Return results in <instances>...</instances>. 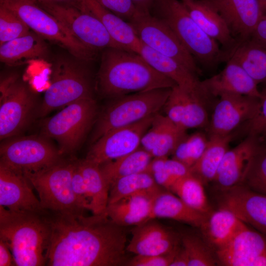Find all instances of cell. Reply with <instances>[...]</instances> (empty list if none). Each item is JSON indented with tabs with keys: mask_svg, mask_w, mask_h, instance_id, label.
I'll return each instance as SVG.
<instances>
[{
	"mask_svg": "<svg viewBox=\"0 0 266 266\" xmlns=\"http://www.w3.org/2000/svg\"><path fill=\"white\" fill-rule=\"evenodd\" d=\"M258 141V138L248 135L237 146L227 151L213 181L221 191L241 183Z\"/></svg>",
	"mask_w": 266,
	"mask_h": 266,
	"instance_id": "cell-23",
	"label": "cell"
},
{
	"mask_svg": "<svg viewBox=\"0 0 266 266\" xmlns=\"http://www.w3.org/2000/svg\"><path fill=\"white\" fill-rule=\"evenodd\" d=\"M132 238L127 250L135 255L152 256L166 254L181 244V235L151 219L131 231Z\"/></svg>",
	"mask_w": 266,
	"mask_h": 266,
	"instance_id": "cell-19",
	"label": "cell"
},
{
	"mask_svg": "<svg viewBox=\"0 0 266 266\" xmlns=\"http://www.w3.org/2000/svg\"><path fill=\"white\" fill-rule=\"evenodd\" d=\"M153 159L140 146L134 151L100 165L101 171L109 186L117 179L131 174L148 171Z\"/></svg>",
	"mask_w": 266,
	"mask_h": 266,
	"instance_id": "cell-33",
	"label": "cell"
},
{
	"mask_svg": "<svg viewBox=\"0 0 266 266\" xmlns=\"http://www.w3.org/2000/svg\"><path fill=\"white\" fill-rule=\"evenodd\" d=\"M32 186L23 174L0 164V205L13 211L44 212Z\"/></svg>",
	"mask_w": 266,
	"mask_h": 266,
	"instance_id": "cell-21",
	"label": "cell"
},
{
	"mask_svg": "<svg viewBox=\"0 0 266 266\" xmlns=\"http://www.w3.org/2000/svg\"><path fill=\"white\" fill-rule=\"evenodd\" d=\"M139 13L151 14L155 0H132Z\"/></svg>",
	"mask_w": 266,
	"mask_h": 266,
	"instance_id": "cell-51",
	"label": "cell"
},
{
	"mask_svg": "<svg viewBox=\"0 0 266 266\" xmlns=\"http://www.w3.org/2000/svg\"><path fill=\"white\" fill-rule=\"evenodd\" d=\"M43 215L50 228L47 266H118L129 260L125 227L106 213L86 216L45 210Z\"/></svg>",
	"mask_w": 266,
	"mask_h": 266,
	"instance_id": "cell-1",
	"label": "cell"
},
{
	"mask_svg": "<svg viewBox=\"0 0 266 266\" xmlns=\"http://www.w3.org/2000/svg\"><path fill=\"white\" fill-rule=\"evenodd\" d=\"M240 184L266 195V138H258L253 155Z\"/></svg>",
	"mask_w": 266,
	"mask_h": 266,
	"instance_id": "cell-37",
	"label": "cell"
},
{
	"mask_svg": "<svg viewBox=\"0 0 266 266\" xmlns=\"http://www.w3.org/2000/svg\"><path fill=\"white\" fill-rule=\"evenodd\" d=\"M208 216L193 209L174 193L163 188L154 200L151 220L168 218L200 228Z\"/></svg>",
	"mask_w": 266,
	"mask_h": 266,
	"instance_id": "cell-29",
	"label": "cell"
},
{
	"mask_svg": "<svg viewBox=\"0 0 266 266\" xmlns=\"http://www.w3.org/2000/svg\"><path fill=\"white\" fill-rule=\"evenodd\" d=\"M30 31L19 16L0 5V45L23 36Z\"/></svg>",
	"mask_w": 266,
	"mask_h": 266,
	"instance_id": "cell-41",
	"label": "cell"
},
{
	"mask_svg": "<svg viewBox=\"0 0 266 266\" xmlns=\"http://www.w3.org/2000/svg\"><path fill=\"white\" fill-rule=\"evenodd\" d=\"M160 191L132 195L108 204L105 213L120 226H138L151 220L153 201Z\"/></svg>",
	"mask_w": 266,
	"mask_h": 266,
	"instance_id": "cell-25",
	"label": "cell"
},
{
	"mask_svg": "<svg viewBox=\"0 0 266 266\" xmlns=\"http://www.w3.org/2000/svg\"><path fill=\"white\" fill-rule=\"evenodd\" d=\"M207 126L208 135H228L257 113L259 98L234 94L219 97Z\"/></svg>",
	"mask_w": 266,
	"mask_h": 266,
	"instance_id": "cell-15",
	"label": "cell"
},
{
	"mask_svg": "<svg viewBox=\"0 0 266 266\" xmlns=\"http://www.w3.org/2000/svg\"><path fill=\"white\" fill-rule=\"evenodd\" d=\"M219 208L233 213L242 222L266 235V195L242 184L221 191Z\"/></svg>",
	"mask_w": 266,
	"mask_h": 266,
	"instance_id": "cell-16",
	"label": "cell"
},
{
	"mask_svg": "<svg viewBox=\"0 0 266 266\" xmlns=\"http://www.w3.org/2000/svg\"><path fill=\"white\" fill-rule=\"evenodd\" d=\"M154 115L105 133L94 142L85 159L100 166L134 151L140 146Z\"/></svg>",
	"mask_w": 266,
	"mask_h": 266,
	"instance_id": "cell-14",
	"label": "cell"
},
{
	"mask_svg": "<svg viewBox=\"0 0 266 266\" xmlns=\"http://www.w3.org/2000/svg\"><path fill=\"white\" fill-rule=\"evenodd\" d=\"M229 59L240 65L258 84L266 85V44L251 38L242 41L230 53Z\"/></svg>",
	"mask_w": 266,
	"mask_h": 266,
	"instance_id": "cell-30",
	"label": "cell"
},
{
	"mask_svg": "<svg viewBox=\"0 0 266 266\" xmlns=\"http://www.w3.org/2000/svg\"><path fill=\"white\" fill-rule=\"evenodd\" d=\"M245 124L248 135L260 138L266 137V85L261 92L257 114Z\"/></svg>",
	"mask_w": 266,
	"mask_h": 266,
	"instance_id": "cell-42",
	"label": "cell"
},
{
	"mask_svg": "<svg viewBox=\"0 0 266 266\" xmlns=\"http://www.w3.org/2000/svg\"><path fill=\"white\" fill-rule=\"evenodd\" d=\"M163 188L156 183L148 171L131 174L119 178L110 185L108 204L135 194L157 192Z\"/></svg>",
	"mask_w": 266,
	"mask_h": 266,
	"instance_id": "cell-34",
	"label": "cell"
},
{
	"mask_svg": "<svg viewBox=\"0 0 266 266\" xmlns=\"http://www.w3.org/2000/svg\"><path fill=\"white\" fill-rule=\"evenodd\" d=\"M266 11V6L263 9V11Z\"/></svg>",
	"mask_w": 266,
	"mask_h": 266,
	"instance_id": "cell-53",
	"label": "cell"
},
{
	"mask_svg": "<svg viewBox=\"0 0 266 266\" xmlns=\"http://www.w3.org/2000/svg\"><path fill=\"white\" fill-rule=\"evenodd\" d=\"M139 54L155 69L172 80L183 90L201 100L206 106L212 98L197 75L176 60L163 55L141 42Z\"/></svg>",
	"mask_w": 266,
	"mask_h": 266,
	"instance_id": "cell-20",
	"label": "cell"
},
{
	"mask_svg": "<svg viewBox=\"0 0 266 266\" xmlns=\"http://www.w3.org/2000/svg\"><path fill=\"white\" fill-rule=\"evenodd\" d=\"M203 185L191 173L175 181L170 191L193 209L208 215L213 210L207 199Z\"/></svg>",
	"mask_w": 266,
	"mask_h": 266,
	"instance_id": "cell-35",
	"label": "cell"
},
{
	"mask_svg": "<svg viewBox=\"0 0 266 266\" xmlns=\"http://www.w3.org/2000/svg\"><path fill=\"white\" fill-rule=\"evenodd\" d=\"M250 38L266 44V11H263Z\"/></svg>",
	"mask_w": 266,
	"mask_h": 266,
	"instance_id": "cell-47",
	"label": "cell"
},
{
	"mask_svg": "<svg viewBox=\"0 0 266 266\" xmlns=\"http://www.w3.org/2000/svg\"><path fill=\"white\" fill-rule=\"evenodd\" d=\"M223 69L201 81L212 98L225 94H234L260 98L258 84L236 61L229 59Z\"/></svg>",
	"mask_w": 266,
	"mask_h": 266,
	"instance_id": "cell-22",
	"label": "cell"
},
{
	"mask_svg": "<svg viewBox=\"0 0 266 266\" xmlns=\"http://www.w3.org/2000/svg\"><path fill=\"white\" fill-rule=\"evenodd\" d=\"M97 106L93 98L77 100L65 106L52 117L45 119L42 135L55 140L63 155L75 151L93 124Z\"/></svg>",
	"mask_w": 266,
	"mask_h": 266,
	"instance_id": "cell-9",
	"label": "cell"
},
{
	"mask_svg": "<svg viewBox=\"0 0 266 266\" xmlns=\"http://www.w3.org/2000/svg\"><path fill=\"white\" fill-rule=\"evenodd\" d=\"M186 130L179 127L166 116L162 132L150 154L153 158L168 157L187 135Z\"/></svg>",
	"mask_w": 266,
	"mask_h": 266,
	"instance_id": "cell-40",
	"label": "cell"
},
{
	"mask_svg": "<svg viewBox=\"0 0 266 266\" xmlns=\"http://www.w3.org/2000/svg\"><path fill=\"white\" fill-rule=\"evenodd\" d=\"M208 142V137L201 132L187 135L177 145L172 158L191 168L203 154Z\"/></svg>",
	"mask_w": 266,
	"mask_h": 266,
	"instance_id": "cell-39",
	"label": "cell"
},
{
	"mask_svg": "<svg viewBox=\"0 0 266 266\" xmlns=\"http://www.w3.org/2000/svg\"><path fill=\"white\" fill-rule=\"evenodd\" d=\"M232 138V134L208 135L207 147L200 159L191 167V174L203 184L213 182Z\"/></svg>",
	"mask_w": 266,
	"mask_h": 266,
	"instance_id": "cell-31",
	"label": "cell"
},
{
	"mask_svg": "<svg viewBox=\"0 0 266 266\" xmlns=\"http://www.w3.org/2000/svg\"><path fill=\"white\" fill-rule=\"evenodd\" d=\"M129 23L143 44L176 60L196 75L201 73L196 59L162 21L151 14L139 13Z\"/></svg>",
	"mask_w": 266,
	"mask_h": 266,
	"instance_id": "cell-12",
	"label": "cell"
},
{
	"mask_svg": "<svg viewBox=\"0 0 266 266\" xmlns=\"http://www.w3.org/2000/svg\"><path fill=\"white\" fill-rule=\"evenodd\" d=\"M189 258L188 255L181 245L170 265V266H188Z\"/></svg>",
	"mask_w": 266,
	"mask_h": 266,
	"instance_id": "cell-50",
	"label": "cell"
},
{
	"mask_svg": "<svg viewBox=\"0 0 266 266\" xmlns=\"http://www.w3.org/2000/svg\"><path fill=\"white\" fill-rule=\"evenodd\" d=\"M43 213L13 211L0 205V239L10 249L15 266L46 265L50 228Z\"/></svg>",
	"mask_w": 266,
	"mask_h": 266,
	"instance_id": "cell-3",
	"label": "cell"
},
{
	"mask_svg": "<svg viewBox=\"0 0 266 266\" xmlns=\"http://www.w3.org/2000/svg\"><path fill=\"white\" fill-rule=\"evenodd\" d=\"M181 245L188 258V266H213L218 263L214 251L203 238L192 234L181 235Z\"/></svg>",
	"mask_w": 266,
	"mask_h": 266,
	"instance_id": "cell-38",
	"label": "cell"
},
{
	"mask_svg": "<svg viewBox=\"0 0 266 266\" xmlns=\"http://www.w3.org/2000/svg\"><path fill=\"white\" fill-rule=\"evenodd\" d=\"M78 165L90 199V211L94 215L105 214L108 204L110 186L100 165L86 159L78 160Z\"/></svg>",
	"mask_w": 266,
	"mask_h": 266,
	"instance_id": "cell-32",
	"label": "cell"
},
{
	"mask_svg": "<svg viewBox=\"0 0 266 266\" xmlns=\"http://www.w3.org/2000/svg\"><path fill=\"white\" fill-rule=\"evenodd\" d=\"M259 2H260L262 9L266 6V0H259Z\"/></svg>",
	"mask_w": 266,
	"mask_h": 266,
	"instance_id": "cell-52",
	"label": "cell"
},
{
	"mask_svg": "<svg viewBox=\"0 0 266 266\" xmlns=\"http://www.w3.org/2000/svg\"><path fill=\"white\" fill-rule=\"evenodd\" d=\"M76 160L62 159L41 170L23 173L38 193L44 210L65 213H84L72 189V178Z\"/></svg>",
	"mask_w": 266,
	"mask_h": 266,
	"instance_id": "cell-8",
	"label": "cell"
},
{
	"mask_svg": "<svg viewBox=\"0 0 266 266\" xmlns=\"http://www.w3.org/2000/svg\"><path fill=\"white\" fill-rule=\"evenodd\" d=\"M171 89H154L112 99L97 121L93 142L110 131L134 124L159 113Z\"/></svg>",
	"mask_w": 266,
	"mask_h": 266,
	"instance_id": "cell-6",
	"label": "cell"
},
{
	"mask_svg": "<svg viewBox=\"0 0 266 266\" xmlns=\"http://www.w3.org/2000/svg\"><path fill=\"white\" fill-rule=\"evenodd\" d=\"M247 226L231 211L219 208L208 215L200 228L203 238L215 252L226 246Z\"/></svg>",
	"mask_w": 266,
	"mask_h": 266,
	"instance_id": "cell-26",
	"label": "cell"
},
{
	"mask_svg": "<svg viewBox=\"0 0 266 266\" xmlns=\"http://www.w3.org/2000/svg\"><path fill=\"white\" fill-rule=\"evenodd\" d=\"M176 85L139 54L118 48L103 50L95 86L103 97L114 99Z\"/></svg>",
	"mask_w": 266,
	"mask_h": 266,
	"instance_id": "cell-2",
	"label": "cell"
},
{
	"mask_svg": "<svg viewBox=\"0 0 266 266\" xmlns=\"http://www.w3.org/2000/svg\"><path fill=\"white\" fill-rule=\"evenodd\" d=\"M6 139L0 147V164L22 174L51 166L62 155L47 138L29 136Z\"/></svg>",
	"mask_w": 266,
	"mask_h": 266,
	"instance_id": "cell-10",
	"label": "cell"
},
{
	"mask_svg": "<svg viewBox=\"0 0 266 266\" xmlns=\"http://www.w3.org/2000/svg\"><path fill=\"white\" fill-rule=\"evenodd\" d=\"M190 15L200 28L219 43L227 57L238 43L221 16L203 0H182Z\"/></svg>",
	"mask_w": 266,
	"mask_h": 266,
	"instance_id": "cell-24",
	"label": "cell"
},
{
	"mask_svg": "<svg viewBox=\"0 0 266 266\" xmlns=\"http://www.w3.org/2000/svg\"><path fill=\"white\" fill-rule=\"evenodd\" d=\"M223 18L238 42L250 38L263 14L259 0H203Z\"/></svg>",
	"mask_w": 266,
	"mask_h": 266,
	"instance_id": "cell-18",
	"label": "cell"
},
{
	"mask_svg": "<svg viewBox=\"0 0 266 266\" xmlns=\"http://www.w3.org/2000/svg\"><path fill=\"white\" fill-rule=\"evenodd\" d=\"M37 5L42 4H58L73 6L84 9V6L82 0H29Z\"/></svg>",
	"mask_w": 266,
	"mask_h": 266,
	"instance_id": "cell-49",
	"label": "cell"
},
{
	"mask_svg": "<svg viewBox=\"0 0 266 266\" xmlns=\"http://www.w3.org/2000/svg\"><path fill=\"white\" fill-rule=\"evenodd\" d=\"M206 107L201 100L181 89L177 110L179 126L186 130L207 127Z\"/></svg>",
	"mask_w": 266,
	"mask_h": 266,
	"instance_id": "cell-36",
	"label": "cell"
},
{
	"mask_svg": "<svg viewBox=\"0 0 266 266\" xmlns=\"http://www.w3.org/2000/svg\"><path fill=\"white\" fill-rule=\"evenodd\" d=\"M215 253L221 265L266 266V235L247 226Z\"/></svg>",
	"mask_w": 266,
	"mask_h": 266,
	"instance_id": "cell-17",
	"label": "cell"
},
{
	"mask_svg": "<svg viewBox=\"0 0 266 266\" xmlns=\"http://www.w3.org/2000/svg\"><path fill=\"white\" fill-rule=\"evenodd\" d=\"M180 246L166 254L152 256L135 255V257L129 260L125 266H170Z\"/></svg>",
	"mask_w": 266,
	"mask_h": 266,
	"instance_id": "cell-44",
	"label": "cell"
},
{
	"mask_svg": "<svg viewBox=\"0 0 266 266\" xmlns=\"http://www.w3.org/2000/svg\"><path fill=\"white\" fill-rule=\"evenodd\" d=\"M85 10L97 18L114 40L124 49L139 54L141 42L130 24L96 0H82Z\"/></svg>",
	"mask_w": 266,
	"mask_h": 266,
	"instance_id": "cell-28",
	"label": "cell"
},
{
	"mask_svg": "<svg viewBox=\"0 0 266 266\" xmlns=\"http://www.w3.org/2000/svg\"><path fill=\"white\" fill-rule=\"evenodd\" d=\"M38 5L59 20L88 48L97 52L108 48L123 49L111 37L103 24L85 8L58 4Z\"/></svg>",
	"mask_w": 266,
	"mask_h": 266,
	"instance_id": "cell-13",
	"label": "cell"
},
{
	"mask_svg": "<svg viewBox=\"0 0 266 266\" xmlns=\"http://www.w3.org/2000/svg\"><path fill=\"white\" fill-rule=\"evenodd\" d=\"M89 62L73 56L58 57L52 65L50 83L38 110L40 117L83 98H93Z\"/></svg>",
	"mask_w": 266,
	"mask_h": 266,
	"instance_id": "cell-5",
	"label": "cell"
},
{
	"mask_svg": "<svg viewBox=\"0 0 266 266\" xmlns=\"http://www.w3.org/2000/svg\"><path fill=\"white\" fill-rule=\"evenodd\" d=\"M10 250L0 239V266H15L14 260Z\"/></svg>",
	"mask_w": 266,
	"mask_h": 266,
	"instance_id": "cell-48",
	"label": "cell"
},
{
	"mask_svg": "<svg viewBox=\"0 0 266 266\" xmlns=\"http://www.w3.org/2000/svg\"><path fill=\"white\" fill-rule=\"evenodd\" d=\"M72 189L79 207L84 211L90 210V201L84 178L76 160L72 178Z\"/></svg>",
	"mask_w": 266,
	"mask_h": 266,
	"instance_id": "cell-45",
	"label": "cell"
},
{
	"mask_svg": "<svg viewBox=\"0 0 266 266\" xmlns=\"http://www.w3.org/2000/svg\"><path fill=\"white\" fill-rule=\"evenodd\" d=\"M49 49L45 40L32 31L0 45V62L9 66L45 59Z\"/></svg>",
	"mask_w": 266,
	"mask_h": 266,
	"instance_id": "cell-27",
	"label": "cell"
},
{
	"mask_svg": "<svg viewBox=\"0 0 266 266\" xmlns=\"http://www.w3.org/2000/svg\"><path fill=\"white\" fill-rule=\"evenodd\" d=\"M0 5L19 16L31 31L72 56L89 63L97 57L98 52L83 44L59 20L36 3L29 0H0Z\"/></svg>",
	"mask_w": 266,
	"mask_h": 266,
	"instance_id": "cell-7",
	"label": "cell"
},
{
	"mask_svg": "<svg viewBox=\"0 0 266 266\" xmlns=\"http://www.w3.org/2000/svg\"><path fill=\"white\" fill-rule=\"evenodd\" d=\"M100 4L124 20L129 22L140 13L132 0H96Z\"/></svg>",
	"mask_w": 266,
	"mask_h": 266,
	"instance_id": "cell-43",
	"label": "cell"
},
{
	"mask_svg": "<svg viewBox=\"0 0 266 266\" xmlns=\"http://www.w3.org/2000/svg\"><path fill=\"white\" fill-rule=\"evenodd\" d=\"M0 138L18 135L28 124L34 107L33 97L17 76L2 79L0 85Z\"/></svg>",
	"mask_w": 266,
	"mask_h": 266,
	"instance_id": "cell-11",
	"label": "cell"
},
{
	"mask_svg": "<svg viewBox=\"0 0 266 266\" xmlns=\"http://www.w3.org/2000/svg\"><path fill=\"white\" fill-rule=\"evenodd\" d=\"M164 168L175 182L191 173L189 167L173 158H165Z\"/></svg>",
	"mask_w": 266,
	"mask_h": 266,
	"instance_id": "cell-46",
	"label": "cell"
},
{
	"mask_svg": "<svg viewBox=\"0 0 266 266\" xmlns=\"http://www.w3.org/2000/svg\"><path fill=\"white\" fill-rule=\"evenodd\" d=\"M168 26L189 53L204 66L211 67L226 61L219 43L206 34L178 0H155L151 12Z\"/></svg>",
	"mask_w": 266,
	"mask_h": 266,
	"instance_id": "cell-4",
	"label": "cell"
}]
</instances>
